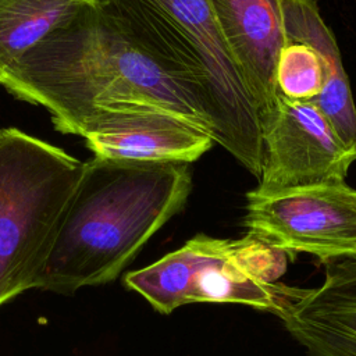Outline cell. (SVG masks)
<instances>
[{
    "instance_id": "obj_7",
    "label": "cell",
    "mask_w": 356,
    "mask_h": 356,
    "mask_svg": "<svg viewBox=\"0 0 356 356\" xmlns=\"http://www.w3.org/2000/svg\"><path fill=\"white\" fill-rule=\"evenodd\" d=\"M263 147L259 192L345 181L356 160L325 114L313 103L278 93L260 115Z\"/></svg>"
},
{
    "instance_id": "obj_4",
    "label": "cell",
    "mask_w": 356,
    "mask_h": 356,
    "mask_svg": "<svg viewBox=\"0 0 356 356\" xmlns=\"http://www.w3.org/2000/svg\"><path fill=\"white\" fill-rule=\"evenodd\" d=\"M83 164L18 128H0V307L33 289Z\"/></svg>"
},
{
    "instance_id": "obj_8",
    "label": "cell",
    "mask_w": 356,
    "mask_h": 356,
    "mask_svg": "<svg viewBox=\"0 0 356 356\" xmlns=\"http://www.w3.org/2000/svg\"><path fill=\"white\" fill-rule=\"evenodd\" d=\"M286 43L277 65L278 92L313 102L341 139L356 147V107L339 47L314 0H284Z\"/></svg>"
},
{
    "instance_id": "obj_3",
    "label": "cell",
    "mask_w": 356,
    "mask_h": 356,
    "mask_svg": "<svg viewBox=\"0 0 356 356\" xmlns=\"http://www.w3.org/2000/svg\"><path fill=\"white\" fill-rule=\"evenodd\" d=\"M100 17L200 102L213 139L254 178L263 147L257 107L209 0H95Z\"/></svg>"
},
{
    "instance_id": "obj_6",
    "label": "cell",
    "mask_w": 356,
    "mask_h": 356,
    "mask_svg": "<svg viewBox=\"0 0 356 356\" xmlns=\"http://www.w3.org/2000/svg\"><path fill=\"white\" fill-rule=\"evenodd\" d=\"M248 234L288 256L321 263L356 257V189L345 181L246 193Z\"/></svg>"
},
{
    "instance_id": "obj_11",
    "label": "cell",
    "mask_w": 356,
    "mask_h": 356,
    "mask_svg": "<svg viewBox=\"0 0 356 356\" xmlns=\"http://www.w3.org/2000/svg\"><path fill=\"white\" fill-rule=\"evenodd\" d=\"M278 318L309 356H356V257L330 263Z\"/></svg>"
},
{
    "instance_id": "obj_12",
    "label": "cell",
    "mask_w": 356,
    "mask_h": 356,
    "mask_svg": "<svg viewBox=\"0 0 356 356\" xmlns=\"http://www.w3.org/2000/svg\"><path fill=\"white\" fill-rule=\"evenodd\" d=\"M95 0H0V83L36 43Z\"/></svg>"
},
{
    "instance_id": "obj_9",
    "label": "cell",
    "mask_w": 356,
    "mask_h": 356,
    "mask_svg": "<svg viewBox=\"0 0 356 356\" xmlns=\"http://www.w3.org/2000/svg\"><path fill=\"white\" fill-rule=\"evenodd\" d=\"M81 136L96 157L193 163L211 149V135L192 121L165 108L117 104L97 111Z\"/></svg>"
},
{
    "instance_id": "obj_2",
    "label": "cell",
    "mask_w": 356,
    "mask_h": 356,
    "mask_svg": "<svg viewBox=\"0 0 356 356\" xmlns=\"http://www.w3.org/2000/svg\"><path fill=\"white\" fill-rule=\"evenodd\" d=\"M185 163L93 157L57 228L33 289L72 295L114 281L192 192Z\"/></svg>"
},
{
    "instance_id": "obj_5",
    "label": "cell",
    "mask_w": 356,
    "mask_h": 356,
    "mask_svg": "<svg viewBox=\"0 0 356 356\" xmlns=\"http://www.w3.org/2000/svg\"><path fill=\"white\" fill-rule=\"evenodd\" d=\"M288 254L246 234L239 239L197 234L154 263L124 274L127 289L156 312L189 303H236L280 317L300 288L278 282Z\"/></svg>"
},
{
    "instance_id": "obj_1",
    "label": "cell",
    "mask_w": 356,
    "mask_h": 356,
    "mask_svg": "<svg viewBox=\"0 0 356 356\" xmlns=\"http://www.w3.org/2000/svg\"><path fill=\"white\" fill-rule=\"evenodd\" d=\"M0 86L46 108L54 129L65 135L81 136L85 124L106 107L142 104L170 110L213 138L196 96L115 32L96 4L31 47Z\"/></svg>"
},
{
    "instance_id": "obj_10",
    "label": "cell",
    "mask_w": 356,
    "mask_h": 356,
    "mask_svg": "<svg viewBox=\"0 0 356 356\" xmlns=\"http://www.w3.org/2000/svg\"><path fill=\"white\" fill-rule=\"evenodd\" d=\"M284 0H209L222 40L257 107L259 118L277 96V65L286 43Z\"/></svg>"
}]
</instances>
